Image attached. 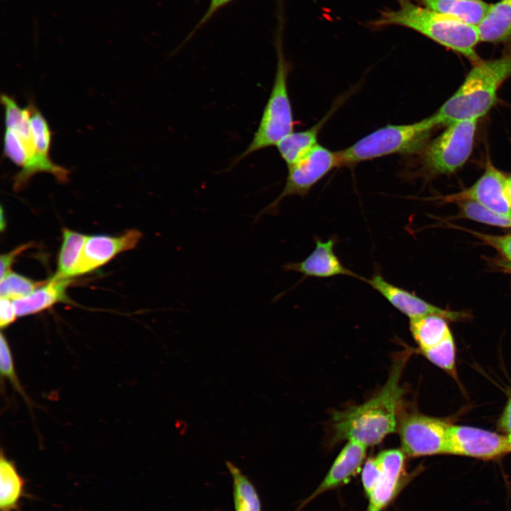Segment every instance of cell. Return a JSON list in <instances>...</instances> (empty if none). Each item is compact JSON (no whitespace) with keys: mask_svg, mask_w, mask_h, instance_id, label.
Wrapping results in <instances>:
<instances>
[{"mask_svg":"<svg viewBox=\"0 0 511 511\" xmlns=\"http://www.w3.org/2000/svg\"><path fill=\"white\" fill-rule=\"evenodd\" d=\"M410 355V351L397 355L387 381L373 397L361 405L333 414V443L353 440L368 447L380 444L397 430L405 392L400 379Z\"/></svg>","mask_w":511,"mask_h":511,"instance_id":"1","label":"cell"},{"mask_svg":"<svg viewBox=\"0 0 511 511\" xmlns=\"http://www.w3.org/2000/svg\"><path fill=\"white\" fill-rule=\"evenodd\" d=\"M396 1L398 9L381 11L379 16L370 22L372 28L403 26L462 55L473 63L481 60L476 50L480 42L477 26L428 9L413 0Z\"/></svg>","mask_w":511,"mask_h":511,"instance_id":"2","label":"cell"},{"mask_svg":"<svg viewBox=\"0 0 511 511\" xmlns=\"http://www.w3.org/2000/svg\"><path fill=\"white\" fill-rule=\"evenodd\" d=\"M511 77V54L473 63L456 92L433 114L436 126L477 119L493 106L500 87Z\"/></svg>","mask_w":511,"mask_h":511,"instance_id":"3","label":"cell"},{"mask_svg":"<svg viewBox=\"0 0 511 511\" xmlns=\"http://www.w3.org/2000/svg\"><path fill=\"white\" fill-rule=\"evenodd\" d=\"M436 127L431 116L409 124H390L363 137L337 152L340 166L392 154H410L423 148L430 132Z\"/></svg>","mask_w":511,"mask_h":511,"instance_id":"4","label":"cell"},{"mask_svg":"<svg viewBox=\"0 0 511 511\" xmlns=\"http://www.w3.org/2000/svg\"><path fill=\"white\" fill-rule=\"evenodd\" d=\"M276 42L278 60L270 94L251 143L233 165L255 152L276 146L293 131L294 120L287 89L290 64L285 57L281 39L278 38Z\"/></svg>","mask_w":511,"mask_h":511,"instance_id":"5","label":"cell"},{"mask_svg":"<svg viewBox=\"0 0 511 511\" xmlns=\"http://www.w3.org/2000/svg\"><path fill=\"white\" fill-rule=\"evenodd\" d=\"M477 121L466 119L452 122L427 143L422 157L427 172L433 175H448L462 167L472 152Z\"/></svg>","mask_w":511,"mask_h":511,"instance_id":"6","label":"cell"},{"mask_svg":"<svg viewBox=\"0 0 511 511\" xmlns=\"http://www.w3.org/2000/svg\"><path fill=\"white\" fill-rule=\"evenodd\" d=\"M1 102L5 110L6 128L16 133L27 153L26 165L13 177L14 190L19 191L25 187L30 179L38 172H48L58 182H67L70 173L67 169L54 163L50 158H44L38 153L30 123L28 106L21 108L16 100L7 94L1 95Z\"/></svg>","mask_w":511,"mask_h":511,"instance_id":"7","label":"cell"},{"mask_svg":"<svg viewBox=\"0 0 511 511\" xmlns=\"http://www.w3.org/2000/svg\"><path fill=\"white\" fill-rule=\"evenodd\" d=\"M449 426L442 419L402 409L397 427L401 449L409 457L446 454Z\"/></svg>","mask_w":511,"mask_h":511,"instance_id":"8","label":"cell"},{"mask_svg":"<svg viewBox=\"0 0 511 511\" xmlns=\"http://www.w3.org/2000/svg\"><path fill=\"white\" fill-rule=\"evenodd\" d=\"M340 166L337 152L317 144L295 164L287 167L288 174L282 191L256 216L276 215L280 202L287 197L306 196L309 190L329 172Z\"/></svg>","mask_w":511,"mask_h":511,"instance_id":"9","label":"cell"},{"mask_svg":"<svg viewBox=\"0 0 511 511\" xmlns=\"http://www.w3.org/2000/svg\"><path fill=\"white\" fill-rule=\"evenodd\" d=\"M509 452L507 435L473 427L449 426L446 454L490 460Z\"/></svg>","mask_w":511,"mask_h":511,"instance_id":"10","label":"cell"},{"mask_svg":"<svg viewBox=\"0 0 511 511\" xmlns=\"http://www.w3.org/2000/svg\"><path fill=\"white\" fill-rule=\"evenodd\" d=\"M380 474L367 495L366 511H383L397 496L410 477L405 468V454L402 449H390L376 455Z\"/></svg>","mask_w":511,"mask_h":511,"instance_id":"11","label":"cell"},{"mask_svg":"<svg viewBox=\"0 0 511 511\" xmlns=\"http://www.w3.org/2000/svg\"><path fill=\"white\" fill-rule=\"evenodd\" d=\"M507 179L488 161L485 172L471 187L441 199L454 203L463 199L473 200L493 211L511 217V203L506 190Z\"/></svg>","mask_w":511,"mask_h":511,"instance_id":"12","label":"cell"},{"mask_svg":"<svg viewBox=\"0 0 511 511\" xmlns=\"http://www.w3.org/2000/svg\"><path fill=\"white\" fill-rule=\"evenodd\" d=\"M364 281L410 319L427 315H439L447 320L457 321L466 317L463 312L446 310L433 305L414 294L390 283L380 273L373 274L369 279L364 278Z\"/></svg>","mask_w":511,"mask_h":511,"instance_id":"13","label":"cell"},{"mask_svg":"<svg viewBox=\"0 0 511 511\" xmlns=\"http://www.w3.org/2000/svg\"><path fill=\"white\" fill-rule=\"evenodd\" d=\"M141 237L142 233L136 229L128 230L119 236H87L75 276L92 271L117 254L134 248Z\"/></svg>","mask_w":511,"mask_h":511,"instance_id":"14","label":"cell"},{"mask_svg":"<svg viewBox=\"0 0 511 511\" xmlns=\"http://www.w3.org/2000/svg\"><path fill=\"white\" fill-rule=\"evenodd\" d=\"M367 446L360 442L350 440L342 448L328 473L316 489L299 505L300 511L322 494L347 483L356 475L363 464Z\"/></svg>","mask_w":511,"mask_h":511,"instance_id":"15","label":"cell"},{"mask_svg":"<svg viewBox=\"0 0 511 511\" xmlns=\"http://www.w3.org/2000/svg\"><path fill=\"white\" fill-rule=\"evenodd\" d=\"M336 244L334 238L323 241L317 238L313 251L300 262L285 263L282 268L285 271L296 272L304 277L326 278L338 275H347L363 280L353 272L346 268L334 252Z\"/></svg>","mask_w":511,"mask_h":511,"instance_id":"16","label":"cell"},{"mask_svg":"<svg viewBox=\"0 0 511 511\" xmlns=\"http://www.w3.org/2000/svg\"><path fill=\"white\" fill-rule=\"evenodd\" d=\"M70 282V279L61 278L54 275L28 295L13 300L17 316L22 317L36 314L59 302L67 301L65 291Z\"/></svg>","mask_w":511,"mask_h":511,"instance_id":"17","label":"cell"},{"mask_svg":"<svg viewBox=\"0 0 511 511\" xmlns=\"http://www.w3.org/2000/svg\"><path fill=\"white\" fill-rule=\"evenodd\" d=\"M432 11L477 26L488 13L490 4L483 0H413Z\"/></svg>","mask_w":511,"mask_h":511,"instance_id":"18","label":"cell"},{"mask_svg":"<svg viewBox=\"0 0 511 511\" xmlns=\"http://www.w3.org/2000/svg\"><path fill=\"white\" fill-rule=\"evenodd\" d=\"M480 42L511 40V0H500L490 7L477 26Z\"/></svg>","mask_w":511,"mask_h":511,"instance_id":"19","label":"cell"},{"mask_svg":"<svg viewBox=\"0 0 511 511\" xmlns=\"http://www.w3.org/2000/svg\"><path fill=\"white\" fill-rule=\"evenodd\" d=\"M331 114L307 130L292 131L276 145L287 167L297 163L318 144L319 133Z\"/></svg>","mask_w":511,"mask_h":511,"instance_id":"20","label":"cell"},{"mask_svg":"<svg viewBox=\"0 0 511 511\" xmlns=\"http://www.w3.org/2000/svg\"><path fill=\"white\" fill-rule=\"evenodd\" d=\"M0 510L18 511L21 501L26 495L25 480L13 462L1 453L0 458Z\"/></svg>","mask_w":511,"mask_h":511,"instance_id":"21","label":"cell"},{"mask_svg":"<svg viewBox=\"0 0 511 511\" xmlns=\"http://www.w3.org/2000/svg\"><path fill=\"white\" fill-rule=\"evenodd\" d=\"M446 320L439 315L410 319V329L420 352L433 348L452 334Z\"/></svg>","mask_w":511,"mask_h":511,"instance_id":"22","label":"cell"},{"mask_svg":"<svg viewBox=\"0 0 511 511\" xmlns=\"http://www.w3.org/2000/svg\"><path fill=\"white\" fill-rule=\"evenodd\" d=\"M87 238L82 233L63 229L55 276L67 279L75 276Z\"/></svg>","mask_w":511,"mask_h":511,"instance_id":"23","label":"cell"},{"mask_svg":"<svg viewBox=\"0 0 511 511\" xmlns=\"http://www.w3.org/2000/svg\"><path fill=\"white\" fill-rule=\"evenodd\" d=\"M226 467L233 482V501L235 511H261L260 497L251 480L230 461Z\"/></svg>","mask_w":511,"mask_h":511,"instance_id":"24","label":"cell"},{"mask_svg":"<svg viewBox=\"0 0 511 511\" xmlns=\"http://www.w3.org/2000/svg\"><path fill=\"white\" fill-rule=\"evenodd\" d=\"M454 203L458 207L462 217L495 226L511 228V217L493 211L475 201L463 199Z\"/></svg>","mask_w":511,"mask_h":511,"instance_id":"25","label":"cell"},{"mask_svg":"<svg viewBox=\"0 0 511 511\" xmlns=\"http://www.w3.org/2000/svg\"><path fill=\"white\" fill-rule=\"evenodd\" d=\"M46 282L35 281L11 271L1 279L0 295L16 300L28 295Z\"/></svg>","mask_w":511,"mask_h":511,"instance_id":"26","label":"cell"},{"mask_svg":"<svg viewBox=\"0 0 511 511\" xmlns=\"http://www.w3.org/2000/svg\"><path fill=\"white\" fill-rule=\"evenodd\" d=\"M421 353L433 364L454 378L456 377V346L452 334L433 348Z\"/></svg>","mask_w":511,"mask_h":511,"instance_id":"27","label":"cell"},{"mask_svg":"<svg viewBox=\"0 0 511 511\" xmlns=\"http://www.w3.org/2000/svg\"><path fill=\"white\" fill-rule=\"evenodd\" d=\"M0 371L1 377L6 378L26 402H29L18 378L12 353L6 338L1 333L0 338Z\"/></svg>","mask_w":511,"mask_h":511,"instance_id":"28","label":"cell"},{"mask_svg":"<svg viewBox=\"0 0 511 511\" xmlns=\"http://www.w3.org/2000/svg\"><path fill=\"white\" fill-rule=\"evenodd\" d=\"M4 154L13 163L23 167L27 162V153L23 143L15 131L6 128L4 137Z\"/></svg>","mask_w":511,"mask_h":511,"instance_id":"29","label":"cell"},{"mask_svg":"<svg viewBox=\"0 0 511 511\" xmlns=\"http://www.w3.org/2000/svg\"><path fill=\"white\" fill-rule=\"evenodd\" d=\"M471 233L485 243L498 251L510 262L511 267V234L497 236L476 231Z\"/></svg>","mask_w":511,"mask_h":511,"instance_id":"30","label":"cell"},{"mask_svg":"<svg viewBox=\"0 0 511 511\" xmlns=\"http://www.w3.org/2000/svg\"><path fill=\"white\" fill-rule=\"evenodd\" d=\"M380 471V465L376 456L368 458L364 463L361 472V483L366 496L373 488Z\"/></svg>","mask_w":511,"mask_h":511,"instance_id":"31","label":"cell"},{"mask_svg":"<svg viewBox=\"0 0 511 511\" xmlns=\"http://www.w3.org/2000/svg\"><path fill=\"white\" fill-rule=\"evenodd\" d=\"M17 314L11 300L1 297L0 300V327L4 329L15 322Z\"/></svg>","mask_w":511,"mask_h":511,"instance_id":"32","label":"cell"},{"mask_svg":"<svg viewBox=\"0 0 511 511\" xmlns=\"http://www.w3.org/2000/svg\"><path fill=\"white\" fill-rule=\"evenodd\" d=\"M30 246V243L21 245L9 253L1 256V279L11 272V268L17 256L28 249Z\"/></svg>","mask_w":511,"mask_h":511,"instance_id":"33","label":"cell"},{"mask_svg":"<svg viewBox=\"0 0 511 511\" xmlns=\"http://www.w3.org/2000/svg\"><path fill=\"white\" fill-rule=\"evenodd\" d=\"M233 0H210L209 7L193 31V33L204 26L220 9Z\"/></svg>","mask_w":511,"mask_h":511,"instance_id":"34","label":"cell"},{"mask_svg":"<svg viewBox=\"0 0 511 511\" xmlns=\"http://www.w3.org/2000/svg\"><path fill=\"white\" fill-rule=\"evenodd\" d=\"M498 429L507 435L511 434V396L498 420Z\"/></svg>","mask_w":511,"mask_h":511,"instance_id":"35","label":"cell"},{"mask_svg":"<svg viewBox=\"0 0 511 511\" xmlns=\"http://www.w3.org/2000/svg\"><path fill=\"white\" fill-rule=\"evenodd\" d=\"M506 190L510 202L511 203V180L509 178L507 179V182Z\"/></svg>","mask_w":511,"mask_h":511,"instance_id":"36","label":"cell"},{"mask_svg":"<svg viewBox=\"0 0 511 511\" xmlns=\"http://www.w3.org/2000/svg\"><path fill=\"white\" fill-rule=\"evenodd\" d=\"M510 445V451L511 452V434L507 435Z\"/></svg>","mask_w":511,"mask_h":511,"instance_id":"37","label":"cell"},{"mask_svg":"<svg viewBox=\"0 0 511 511\" xmlns=\"http://www.w3.org/2000/svg\"><path fill=\"white\" fill-rule=\"evenodd\" d=\"M508 178L511 180V175L508 177Z\"/></svg>","mask_w":511,"mask_h":511,"instance_id":"38","label":"cell"},{"mask_svg":"<svg viewBox=\"0 0 511 511\" xmlns=\"http://www.w3.org/2000/svg\"><path fill=\"white\" fill-rule=\"evenodd\" d=\"M509 268H510V270H511V267H509Z\"/></svg>","mask_w":511,"mask_h":511,"instance_id":"39","label":"cell"}]
</instances>
